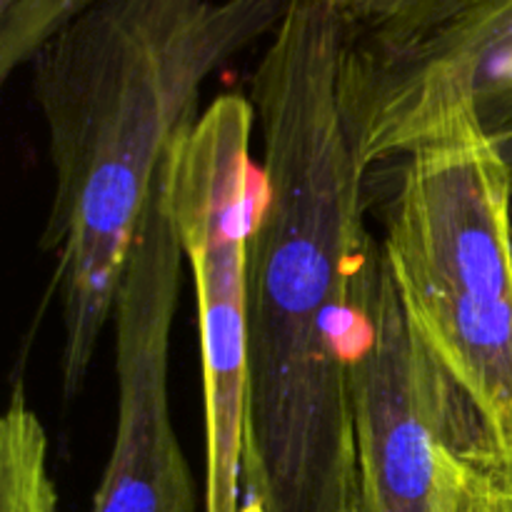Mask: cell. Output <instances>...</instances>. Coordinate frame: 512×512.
<instances>
[{"label":"cell","instance_id":"cell-1","mask_svg":"<svg viewBox=\"0 0 512 512\" xmlns=\"http://www.w3.org/2000/svg\"><path fill=\"white\" fill-rule=\"evenodd\" d=\"M350 45L335 0H288L250 78L260 168L240 512H355L358 500L350 360L378 243Z\"/></svg>","mask_w":512,"mask_h":512},{"label":"cell","instance_id":"cell-2","mask_svg":"<svg viewBox=\"0 0 512 512\" xmlns=\"http://www.w3.org/2000/svg\"><path fill=\"white\" fill-rule=\"evenodd\" d=\"M288 0H93L30 60L53 173L38 245L55 258L60 383L75 398L113 323L160 173L208 80L268 40Z\"/></svg>","mask_w":512,"mask_h":512},{"label":"cell","instance_id":"cell-3","mask_svg":"<svg viewBox=\"0 0 512 512\" xmlns=\"http://www.w3.org/2000/svg\"><path fill=\"white\" fill-rule=\"evenodd\" d=\"M398 163L385 270L460 440L512 460V175L478 103L425 125Z\"/></svg>","mask_w":512,"mask_h":512},{"label":"cell","instance_id":"cell-4","mask_svg":"<svg viewBox=\"0 0 512 512\" xmlns=\"http://www.w3.org/2000/svg\"><path fill=\"white\" fill-rule=\"evenodd\" d=\"M255 113L223 93L175 143L168 200L195 288L205 400L203 512H240L248 423V248L258 203Z\"/></svg>","mask_w":512,"mask_h":512},{"label":"cell","instance_id":"cell-5","mask_svg":"<svg viewBox=\"0 0 512 512\" xmlns=\"http://www.w3.org/2000/svg\"><path fill=\"white\" fill-rule=\"evenodd\" d=\"M185 268L163 168L115 298L118 413L90 512H198L193 470L170 413V340Z\"/></svg>","mask_w":512,"mask_h":512},{"label":"cell","instance_id":"cell-6","mask_svg":"<svg viewBox=\"0 0 512 512\" xmlns=\"http://www.w3.org/2000/svg\"><path fill=\"white\" fill-rule=\"evenodd\" d=\"M355 512H448L443 455L460 440L453 400L415 340L375 245L350 360Z\"/></svg>","mask_w":512,"mask_h":512},{"label":"cell","instance_id":"cell-7","mask_svg":"<svg viewBox=\"0 0 512 512\" xmlns=\"http://www.w3.org/2000/svg\"><path fill=\"white\" fill-rule=\"evenodd\" d=\"M355 23V103L365 120L512 93V0H380Z\"/></svg>","mask_w":512,"mask_h":512},{"label":"cell","instance_id":"cell-8","mask_svg":"<svg viewBox=\"0 0 512 512\" xmlns=\"http://www.w3.org/2000/svg\"><path fill=\"white\" fill-rule=\"evenodd\" d=\"M0 512H60L48 465V435L23 378L10 385L0 418Z\"/></svg>","mask_w":512,"mask_h":512},{"label":"cell","instance_id":"cell-9","mask_svg":"<svg viewBox=\"0 0 512 512\" xmlns=\"http://www.w3.org/2000/svg\"><path fill=\"white\" fill-rule=\"evenodd\" d=\"M448 512H512V460L453 440L443 455Z\"/></svg>","mask_w":512,"mask_h":512},{"label":"cell","instance_id":"cell-10","mask_svg":"<svg viewBox=\"0 0 512 512\" xmlns=\"http://www.w3.org/2000/svg\"><path fill=\"white\" fill-rule=\"evenodd\" d=\"M93 0H18L0 13V78L30 65L40 45Z\"/></svg>","mask_w":512,"mask_h":512},{"label":"cell","instance_id":"cell-11","mask_svg":"<svg viewBox=\"0 0 512 512\" xmlns=\"http://www.w3.org/2000/svg\"><path fill=\"white\" fill-rule=\"evenodd\" d=\"M483 123H485V128H488L493 143L498 145L500 155H503L505 165H508V170L512 175V108L493 115V118L483 120Z\"/></svg>","mask_w":512,"mask_h":512},{"label":"cell","instance_id":"cell-12","mask_svg":"<svg viewBox=\"0 0 512 512\" xmlns=\"http://www.w3.org/2000/svg\"><path fill=\"white\" fill-rule=\"evenodd\" d=\"M335 3H338L343 10H348L350 15H358V13H363V10L378 5L380 0H335Z\"/></svg>","mask_w":512,"mask_h":512},{"label":"cell","instance_id":"cell-13","mask_svg":"<svg viewBox=\"0 0 512 512\" xmlns=\"http://www.w3.org/2000/svg\"><path fill=\"white\" fill-rule=\"evenodd\" d=\"M15 3H18V0H0V13H5L8 8H13Z\"/></svg>","mask_w":512,"mask_h":512}]
</instances>
